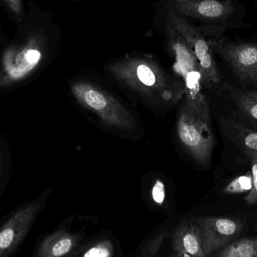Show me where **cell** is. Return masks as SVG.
<instances>
[{
	"mask_svg": "<svg viewBox=\"0 0 257 257\" xmlns=\"http://www.w3.org/2000/svg\"><path fill=\"white\" fill-rule=\"evenodd\" d=\"M106 72L122 90L158 114L175 108L185 93L181 78L146 56L117 59L107 65Z\"/></svg>",
	"mask_w": 257,
	"mask_h": 257,
	"instance_id": "cell-1",
	"label": "cell"
},
{
	"mask_svg": "<svg viewBox=\"0 0 257 257\" xmlns=\"http://www.w3.org/2000/svg\"><path fill=\"white\" fill-rule=\"evenodd\" d=\"M18 35L3 51L0 62V87L22 81L45 61L56 42L57 29L48 17L29 6L19 22Z\"/></svg>",
	"mask_w": 257,
	"mask_h": 257,
	"instance_id": "cell-2",
	"label": "cell"
},
{
	"mask_svg": "<svg viewBox=\"0 0 257 257\" xmlns=\"http://www.w3.org/2000/svg\"><path fill=\"white\" fill-rule=\"evenodd\" d=\"M70 91L75 102L93 114L102 126L118 134L134 136L140 131V122L114 93L100 84L89 80L70 83Z\"/></svg>",
	"mask_w": 257,
	"mask_h": 257,
	"instance_id": "cell-3",
	"label": "cell"
},
{
	"mask_svg": "<svg viewBox=\"0 0 257 257\" xmlns=\"http://www.w3.org/2000/svg\"><path fill=\"white\" fill-rule=\"evenodd\" d=\"M172 12L197 20L201 27L226 32L249 29L247 9L241 0H169Z\"/></svg>",
	"mask_w": 257,
	"mask_h": 257,
	"instance_id": "cell-4",
	"label": "cell"
},
{
	"mask_svg": "<svg viewBox=\"0 0 257 257\" xmlns=\"http://www.w3.org/2000/svg\"><path fill=\"white\" fill-rule=\"evenodd\" d=\"M166 33L174 71L184 85L185 93L182 100L198 114L211 119L210 106L202 93V73L196 57L185 41L168 21Z\"/></svg>",
	"mask_w": 257,
	"mask_h": 257,
	"instance_id": "cell-5",
	"label": "cell"
},
{
	"mask_svg": "<svg viewBox=\"0 0 257 257\" xmlns=\"http://www.w3.org/2000/svg\"><path fill=\"white\" fill-rule=\"evenodd\" d=\"M214 54L220 57L241 81L257 85V32L250 39L199 27Z\"/></svg>",
	"mask_w": 257,
	"mask_h": 257,
	"instance_id": "cell-6",
	"label": "cell"
},
{
	"mask_svg": "<svg viewBox=\"0 0 257 257\" xmlns=\"http://www.w3.org/2000/svg\"><path fill=\"white\" fill-rule=\"evenodd\" d=\"M179 104L176 120L178 142L197 164L208 166L215 142L211 120L193 111L184 101Z\"/></svg>",
	"mask_w": 257,
	"mask_h": 257,
	"instance_id": "cell-7",
	"label": "cell"
},
{
	"mask_svg": "<svg viewBox=\"0 0 257 257\" xmlns=\"http://www.w3.org/2000/svg\"><path fill=\"white\" fill-rule=\"evenodd\" d=\"M167 21L185 41L196 57L202 73L203 88L217 87L220 77L214 57L215 54L202 30L172 11L168 13Z\"/></svg>",
	"mask_w": 257,
	"mask_h": 257,
	"instance_id": "cell-8",
	"label": "cell"
},
{
	"mask_svg": "<svg viewBox=\"0 0 257 257\" xmlns=\"http://www.w3.org/2000/svg\"><path fill=\"white\" fill-rule=\"evenodd\" d=\"M45 197L41 196L15 210L0 224V257H11L25 239L43 209Z\"/></svg>",
	"mask_w": 257,
	"mask_h": 257,
	"instance_id": "cell-9",
	"label": "cell"
},
{
	"mask_svg": "<svg viewBox=\"0 0 257 257\" xmlns=\"http://www.w3.org/2000/svg\"><path fill=\"white\" fill-rule=\"evenodd\" d=\"M196 223L202 230L203 248L207 257L232 243L243 229V223L232 217H196Z\"/></svg>",
	"mask_w": 257,
	"mask_h": 257,
	"instance_id": "cell-10",
	"label": "cell"
},
{
	"mask_svg": "<svg viewBox=\"0 0 257 257\" xmlns=\"http://www.w3.org/2000/svg\"><path fill=\"white\" fill-rule=\"evenodd\" d=\"M173 257H207L202 230L196 222L184 220L174 231Z\"/></svg>",
	"mask_w": 257,
	"mask_h": 257,
	"instance_id": "cell-11",
	"label": "cell"
},
{
	"mask_svg": "<svg viewBox=\"0 0 257 257\" xmlns=\"http://www.w3.org/2000/svg\"><path fill=\"white\" fill-rule=\"evenodd\" d=\"M78 237L59 229L45 237L38 247L36 257H66L78 244Z\"/></svg>",
	"mask_w": 257,
	"mask_h": 257,
	"instance_id": "cell-12",
	"label": "cell"
},
{
	"mask_svg": "<svg viewBox=\"0 0 257 257\" xmlns=\"http://www.w3.org/2000/svg\"><path fill=\"white\" fill-rule=\"evenodd\" d=\"M224 88L240 109L257 123V91L241 90L228 83Z\"/></svg>",
	"mask_w": 257,
	"mask_h": 257,
	"instance_id": "cell-13",
	"label": "cell"
},
{
	"mask_svg": "<svg viewBox=\"0 0 257 257\" xmlns=\"http://www.w3.org/2000/svg\"><path fill=\"white\" fill-rule=\"evenodd\" d=\"M216 257H257V237L241 238L230 243L217 252Z\"/></svg>",
	"mask_w": 257,
	"mask_h": 257,
	"instance_id": "cell-14",
	"label": "cell"
},
{
	"mask_svg": "<svg viewBox=\"0 0 257 257\" xmlns=\"http://www.w3.org/2000/svg\"><path fill=\"white\" fill-rule=\"evenodd\" d=\"M252 188V175L250 173L241 175L232 180L225 187L224 192L226 194H239L250 192Z\"/></svg>",
	"mask_w": 257,
	"mask_h": 257,
	"instance_id": "cell-15",
	"label": "cell"
},
{
	"mask_svg": "<svg viewBox=\"0 0 257 257\" xmlns=\"http://www.w3.org/2000/svg\"><path fill=\"white\" fill-rule=\"evenodd\" d=\"M169 235L166 230L162 231L154 236L142 250L141 257H156L161 249L163 243Z\"/></svg>",
	"mask_w": 257,
	"mask_h": 257,
	"instance_id": "cell-16",
	"label": "cell"
},
{
	"mask_svg": "<svg viewBox=\"0 0 257 257\" xmlns=\"http://www.w3.org/2000/svg\"><path fill=\"white\" fill-rule=\"evenodd\" d=\"M249 157L251 163L252 188L248 194L244 198V201L248 205L257 204V151H248Z\"/></svg>",
	"mask_w": 257,
	"mask_h": 257,
	"instance_id": "cell-17",
	"label": "cell"
},
{
	"mask_svg": "<svg viewBox=\"0 0 257 257\" xmlns=\"http://www.w3.org/2000/svg\"><path fill=\"white\" fill-rule=\"evenodd\" d=\"M114 253L112 242L104 240L90 247L81 257H111Z\"/></svg>",
	"mask_w": 257,
	"mask_h": 257,
	"instance_id": "cell-18",
	"label": "cell"
},
{
	"mask_svg": "<svg viewBox=\"0 0 257 257\" xmlns=\"http://www.w3.org/2000/svg\"><path fill=\"white\" fill-rule=\"evenodd\" d=\"M12 18L19 22L26 15L24 0H2Z\"/></svg>",
	"mask_w": 257,
	"mask_h": 257,
	"instance_id": "cell-19",
	"label": "cell"
},
{
	"mask_svg": "<svg viewBox=\"0 0 257 257\" xmlns=\"http://www.w3.org/2000/svg\"><path fill=\"white\" fill-rule=\"evenodd\" d=\"M153 200L157 205H162L164 202L166 197V191H165L164 184L160 181H157L152 188Z\"/></svg>",
	"mask_w": 257,
	"mask_h": 257,
	"instance_id": "cell-20",
	"label": "cell"
},
{
	"mask_svg": "<svg viewBox=\"0 0 257 257\" xmlns=\"http://www.w3.org/2000/svg\"><path fill=\"white\" fill-rule=\"evenodd\" d=\"M242 142L248 151H257V133L256 132L244 131Z\"/></svg>",
	"mask_w": 257,
	"mask_h": 257,
	"instance_id": "cell-21",
	"label": "cell"
},
{
	"mask_svg": "<svg viewBox=\"0 0 257 257\" xmlns=\"http://www.w3.org/2000/svg\"><path fill=\"white\" fill-rule=\"evenodd\" d=\"M0 167H1V158H0Z\"/></svg>",
	"mask_w": 257,
	"mask_h": 257,
	"instance_id": "cell-22",
	"label": "cell"
}]
</instances>
